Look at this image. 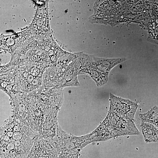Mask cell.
<instances>
[{
    "label": "cell",
    "mask_w": 158,
    "mask_h": 158,
    "mask_svg": "<svg viewBox=\"0 0 158 158\" xmlns=\"http://www.w3.org/2000/svg\"><path fill=\"white\" fill-rule=\"evenodd\" d=\"M0 158H26L39 137L11 115L0 128Z\"/></svg>",
    "instance_id": "obj_1"
},
{
    "label": "cell",
    "mask_w": 158,
    "mask_h": 158,
    "mask_svg": "<svg viewBox=\"0 0 158 158\" xmlns=\"http://www.w3.org/2000/svg\"><path fill=\"white\" fill-rule=\"evenodd\" d=\"M53 140L59 155L61 152L81 151L87 145L94 142L92 132L84 135L76 136L68 134L59 124L56 135Z\"/></svg>",
    "instance_id": "obj_2"
},
{
    "label": "cell",
    "mask_w": 158,
    "mask_h": 158,
    "mask_svg": "<svg viewBox=\"0 0 158 158\" xmlns=\"http://www.w3.org/2000/svg\"><path fill=\"white\" fill-rule=\"evenodd\" d=\"M125 1H96L94 4V14L89 18L90 22L108 24L114 17L121 13V6Z\"/></svg>",
    "instance_id": "obj_3"
},
{
    "label": "cell",
    "mask_w": 158,
    "mask_h": 158,
    "mask_svg": "<svg viewBox=\"0 0 158 158\" xmlns=\"http://www.w3.org/2000/svg\"><path fill=\"white\" fill-rule=\"evenodd\" d=\"M44 72L35 66L29 70L16 71L14 85L19 87L20 92L23 93H28L38 89L42 84Z\"/></svg>",
    "instance_id": "obj_4"
},
{
    "label": "cell",
    "mask_w": 158,
    "mask_h": 158,
    "mask_svg": "<svg viewBox=\"0 0 158 158\" xmlns=\"http://www.w3.org/2000/svg\"><path fill=\"white\" fill-rule=\"evenodd\" d=\"M113 138L127 135H138L140 132L134 121L118 116L109 111L104 120Z\"/></svg>",
    "instance_id": "obj_5"
},
{
    "label": "cell",
    "mask_w": 158,
    "mask_h": 158,
    "mask_svg": "<svg viewBox=\"0 0 158 158\" xmlns=\"http://www.w3.org/2000/svg\"><path fill=\"white\" fill-rule=\"evenodd\" d=\"M138 105L129 99L110 94L109 111L112 114L120 117L134 121Z\"/></svg>",
    "instance_id": "obj_6"
},
{
    "label": "cell",
    "mask_w": 158,
    "mask_h": 158,
    "mask_svg": "<svg viewBox=\"0 0 158 158\" xmlns=\"http://www.w3.org/2000/svg\"><path fill=\"white\" fill-rule=\"evenodd\" d=\"M58 156L53 139L40 138L35 142L26 158H54Z\"/></svg>",
    "instance_id": "obj_7"
},
{
    "label": "cell",
    "mask_w": 158,
    "mask_h": 158,
    "mask_svg": "<svg viewBox=\"0 0 158 158\" xmlns=\"http://www.w3.org/2000/svg\"><path fill=\"white\" fill-rule=\"evenodd\" d=\"M83 53H78L76 56L69 63L59 83L58 88L80 85L77 78Z\"/></svg>",
    "instance_id": "obj_8"
},
{
    "label": "cell",
    "mask_w": 158,
    "mask_h": 158,
    "mask_svg": "<svg viewBox=\"0 0 158 158\" xmlns=\"http://www.w3.org/2000/svg\"><path fill=\"white\" fill-rule=\"evenodd\" d=\"M78 72V75L86 74L95 82L97 86L101 87L108 80V76L94 67L90 62L89 55L84 54Z\"/></svg>",
    "instance_id": "obj_9"
},
{
    "label": "cell",
    "mask_w": 158,
    "mask_h": 158,
    "mask_svg": "<svg viewBox=\"0 0 158 158\" xmlns=\"http://www.w3.org/2000/svg\"><path fill=\"white\" fill-rule=\"evenodd\" d=\"M140 126L146 143L158 141V128L151 123L143 122H141Z\"/></svg>",
    "instance_id": "obj_10"
},
{
    "label": "cell",
    "mask_w": 158,
    "mask_h": 158,
    "mask_svg": "<svg viewBox=\"0 0 158 158\" xmlns=\"http://www.w3.org/2000/svg\"><path fill=\"white\" fill-rule=\"evenodd\" d=\"M92 61L107 69L109 72L115 66L126 60L125 58H105L90 55Z\"/></svg>",
    "instance_id": "obj_11"
},
{
    "label": "cell",
    "mask_w": 158,
    "mask_h": 158,
    "mask_svg": "<svg viewBox=\"0 0 158 158\" xmlns=\"http://www.w3.org/2000/svg\"><path fill=\"white\" fill-rule=\"evenodd\" d=\"M141 122L151 123L158 128V106H155L147 112L140 114Z\"/></svg>",
    "instance_id": "obj_12"
},
{
    "label": "cell",
    "mask_w": 158,
    "mask_h": 158,
    "mask_svg": "<svg viewBox=\"0 0 158 158\" xmlns=\"http://www.w3.org/2000/svg\"><path fill=\"white\" fill-rule=\"evenodd\" d=\"M81 151L78 150L70 152H61L58 158H79Z\"/></svg>",
    "instance_id": "obj_13"
},
{
    "label": "cell",
    "mask_w": 158,
    "mask_h": 158,
    "mask_svg": "<svg viewBox=\"0 0 158 158\" xmlns=\"http://www.w3.org/2000/svg\"><path fill=\"white\" fill-rule=\"evenodd\" d=\"M14 40L12 39H9L7 41V44L9 45H11L14 43Z\"/></svg>",
    "instance_id": "obj_14"
},
{
    "label": "cell",
    "mask_w": 158,
    "mask_h": 158,
    "mask_svg": "<svg viewBox=\"0 0 158 158\" xmlns=\"http://www.w3.org/2000/svg\"><path fill=\"white\" fill-rule=\"evenodd\" d=\"M43 21L41 19H39L37 21V24L39 26H41L43 24Z\"/></svg>",
    "instance_id": "obj_15"
}]
</instances>
